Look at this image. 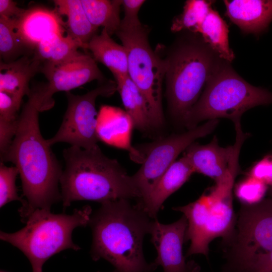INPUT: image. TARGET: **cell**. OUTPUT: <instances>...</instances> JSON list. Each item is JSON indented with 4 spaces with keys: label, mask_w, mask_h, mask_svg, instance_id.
<instances>
[{
    "label": "cell",
    "mask_w": 272,
    "mask_h": 272,
    "mask_svg": "<svg viewBox=\"0 0 272 272\" xmlns=\"http://www.w3.org/2000/svg\"><path fill=\"white\" fill-rule=\"evenodd\" d=\"M41 73L48 81L44 98L45 110L53 106L52 96L57 92H69L94 80L100 83L107 81L93 56L81 51L62 63L42 69Z\"/></svg>",
    "instance_id": "13"
},
{
    "label": "cell",
    "mask_w": 272,
    "mask_h": 272,
    "mask_svg": "<svg viewBox=\"0 0 272 272\" xmlns=\"http://www.w3.org/2000/svg\"><path fill=\"white\" fill-rule=\"evenodd\" d=\"M16 19L0 17L1 61L9 63L34 53L35 50L26 44L16 30Z\"/></svg>",
    "instance_id": "26"
},
{
    "label": "cell",
    "mask_w": 272,
    "mask_h": 272,
    "mask_svg": "<svg viewBox=\"0 0 272 272\" xmlns=\"http://www.w3.org/2000/svg\"><path fill=\"white\" fill-rule=\"evenodd\" d=\"M194 171L184 155L175 161L164 173L148 197L137 202L153 219L157 215L166 199L179 189L190 178Z\"/></svg>",
    "instance_id": "17"
},
{
    "label": "cell",
    "mask_w": 272,
    "mask_h": 272,
    "mask_svg": "<svg viewBox=\"0 0 272 272\" xmlns=\"http://www.w3.org/2000/svg\"><path fill=\"white\" fill-rule=\"evenodd\" d=\"M164 55L166 93L172 116L183 123L224 60L197 33L182 31Z\"/></svg>",
    "instance_id": "4"
},
{
    "label": "cell",
    "mask_w": 272,
    "mask_h": 272,
    "mask_svg": "<svg viewBox=\"0 0 272 272\" xmlns=\"http://www.w3.org/2000/svg\"><path fill=\"white\" fill-rule=\"evenodd\" d=\"M144 0H123L121 6L124 12V16L121 20L119 28H129L138 27L141 25L138 14Z\"/></svg>",
    "instance_id": "31"
},
{
    "label": "cell",
    "mask_w": 272,
    "mask_h": 272,
    "mask_svg": "<svg viewBox=\"0 0 272 272\" xmlns=\"http://www.w3.org/2000/svg\"><path fill=\"white\" fill-rule=\"evenodd\" d=\"M125 111L133 127L145 132L152 129L147 105L139 89L128 76H113Z\"/></svg>",
    "instance_id": "21"
},
{
    "label": "cell",
    "mask_w": 272,
    "mask_h": 272,
    "mask_svg": "<svg viewBox=\"0 0 272 272\" xmlns=\"http://www.w3.org/2000/svg\"><path fill=\"white\" fill-rule=\"evenodd\" d=\"M62 154L65 167L60 184L64 209L75 201L102 203L141 198L132 176L116 159L105 156L98 146L88 150L71 146Z\"/></svg>",
    "instance_id": "3"
},
{
    "label": "cell",
    "mask_w": 272,
    "mask_h": 272,
    "mask_svg": "<svg viewBox=\"0 0 272 272\" xmlns=\"http://www.w3.org/2000/svg\"><path fill=\"white\" fill-rule=\"evenodd\" d=\"M236 142L233 146L222 147L215 137L206 145L193 143L185 150L186 157L194 172L207 176L221 183L234 179L238 173V157L246 135L241 125L235 127Z\"/></svg>",
    "instance_id": "12"
},
{
    "label": "cell",
    "mask_w": 272,
    "mask_h": 272,
    "mask_svg": "<svg viewBox=\"0 0 272 272\" xmlns=\"http://www.w3.org/2000/svg\"><path fill=\"white\" fill-rule=\"evenodd\" d=\"M86 16L96 28L102 27L111 36L119 28L120 0H81Z\"/></svg>",
    "instance_id": "25"
},
{
    "label": "cell",
    "mask_w": 272,
    "mask_h": 272,
    "mask_svg": "<svg viewBox=\"0 0 272 272\" xmlns=\"http://www.w3.org/2000/svg\"><path fill=\"white\" fill-rule=\"evenodd\" d=\"M1 272H6V271H4L1 270Z\"/></svg>",
    "instance_id": "37"
},
{
    "label": "cell",
    "mask_w": 272,
    "mask_h": 272,
    "mask_svg": "<svg viewBox=\"0 0 272 272\" xmlns=\"http://www.w3.org/2000/svg\"><path fill=\"white\" fill-rule=\"evenodd\" d=\"M271 103V92L248 83L224 59L183 123L188 129L205 120L226 118L235 125L240 124L241 116L248 109Z\"/></svg>",
    "instance_id": "6"
},
{
    "label": "cell",
    "mask_w": 272,
    "mask_h": 272,
    "mask_svg": "<svg viewBox=\"0 0 272 272\" xmlns=\"http://www.w3.org/2000/svg\"><path fill=\"white\" fill-rule=\"evenodd\" d=\"M87 49L92 56L108 67L113 76H128V55L126 48L115 42L105 29L95 34L88 44Z\"/></svg>",
    "instance_id": "20"
},
{
    "label": "cell",
    "mask_w": 272,
    "mask_h": 272,
    "mask_svg": "<svg viewBox=\"0 0 272 272\" xmlns=\"http://www.w3.org/2000/svg\"><path fill=\"white\" fill-rule=\"evenodd\" d=\"M196 33L221 58L230 62L234 59L229 44L228 26L217 11L210 10Z\"/></svg>",
    "instance_id": "23"
},
{
    "label": "cell",
    "mask_w": 272,
    "mask_h": 272,
    "mask_svg": "<svg viewBox=\"0 0 272 272\" xmlns=\"http://www.w3.org/2000/svg\"><path fill=\"white\" fill-rule=\"evenodd\" d=\"M226 15L245 34L259 35L272 21V0L224 1Z\"/></svg>",
    "instance_id": "16"
},
{
    "label": "cell",
    "mask_w": 272,
    "mask_h": 272,
    "mask_svg": "<svg viewBox=\"0 0 272 272\" xmlns=\"http://www.w3.org/2000/svg\"><path fill=\"white\" fill-rule=\"evenodd\" d=\"M239 272H272V251L255 256Z\"/></svg>",
    "instance_id": "33"
},
{
    "label": "cell",
    "mask_w": 272,
    "mask_h": 272,
    "mask_svg": "<svg viewBox=\"0 0 272 272\" xmlns=\"http://www.w3.org/2000/svg\"><path fill=\"white\" fill-rule=\"evenodd\" d=\"M22 101L20 97L0 91V140L3 142L12 141L15 135Z\"/></svg>",
    "instance_id": "28"
},
{
    "label": "cell",
    "mask_w": 272,
    "mask_h": 272,
    "mask_svg": "<svg viewBox=\"0 0 272 272\" xmlns=\"http://www.w3.org/2000/svg\"><path fill=\"white\" fill-rule=\"evenodd\" d=\"M187 221L185 240L190 241L186 256L203 254L208 257L209 244L215 238L228 239L234 230V214L232 193L212 189L196 200L173 208Z\"/></svg>",
    "instance_id": "8"
},
{
    "label": "cell",
    "mask_w": 272,
    "mask_h": 272,
    "mask_svg": "<svg viewBox=\"0 0 272 272\" xmlns=\"http://www.w3.org/2000/svg\"><path fill=\"white\" fill-rule=\"evenodd\" d=\"M227 255V272H239L255 256L272 251V198L243 204Z\"/></svg>",
    "instance_id": "9"
},
{
    "label": "cell",
    "mask_w": 272,
    "mask_h": 272,
    "mask_svg": "<svg viewBox=\"0 0 272 272\" xmlns=\"http://www.w3.org/2000/svg\"><path fill=\"white\" fill-rule=\"evenodd\" d=\"M26 9L17 6L12 0H0V17L9 19L20 18L25 13Z\"/></svg>",
    "instance_id": "34"
},
{
    "label": "cell",
    "mask_w": 272,
    "mask_h": 272,
    "mask_svg": "<svg viewBox=\"0 0 272 272\" xmlns=\"http://www.w3.org/2000/svg\"><path fill=\"white\" fill-rule=\"evenodd\" d=\"M98 121L105 123L104 126L98 125L99 140L129 150L132 155L137 158L140 157L142 161V155L130 146L131 128L133 125L125 110L116 107L103 106L98 114Z\"/></svg>",
    "instance_id": "18"
},
{
    "label": "cell",
    "mask_w": 272,
    "mask_h": 272,
    "mask_svg": "<svg viewBox=\"0 0 272 272\" xmlns=\"http://www.w3.org/2000/svg\"><path fill=\"white\" fill-rule=\"evenodd\" d=\"M81 44L68 34L59 35L39 43L35 56L41 63V70L62 63L78 53Z\"/></svg>",
    "instance_id": "24"
},
{
    "label": "cell",
    "mask_w": 272,
    "mask_h": 272,
    "mask_svg": "<svg viewBox=\"0 0 272 272\" xmlns=\"http://www.w3.org/2000/svg\"><path fill=\"white\" fill-rule=\"evenodd\" d=\"M41 63L34 52L9 62L0 63V91L23 98L30 93L29 82L38 72Z\"/></svg>",
    "instance_id": "19"
},
{
    "label": "cell",
    "mask_w": 272,
    "mask_h": 272,
    "mask_svg": "<svg viewBox=\"0 0 272 272\" xmlns=\"http://www.w3.org/2000/svg\"><path fill=\"white\" fill-rule=\"evenodd\" d=\"M91 215L90 206L76 209L71 215L36 210L23 228L11 233L1 231L0 238L23 253L33 272H43L44 264L53 255L67 249H80L72 240V232L77 227L89 225Z\"/></svg>",
    "instance_id": "5"
},
{
    "label": "cell",
    "mask_w": 272,
    "mask_h": 272,
    "mask_svg": "<svg viewBox=\"0 0 272 272\" xmlns=\"http://www.w3.org/2000/svg\"><path fill=\"white\" fill-rule=\"evenodd\" d=\"M270 194L271 196H272V185L271 186V188H270Z\"/></svg>",
    "instance_id": "35"
},
{
    "label": "cell",
    "mask_w": 272,
    "mask_h": 272,
    "mask_svg": "<svg viewBox=\"0 0 272 272\" xmlns=\"http://www.w3.org/2000/svg\"><path fill=\"white\" fill-rule=\"evenodd\" d=\"M53 3L57 13L66 17V34L79 41L83 48L87 49L88 43L97 34L98 28L89 21L81 0H55Z\"/></svg>",
    "instance_id": "22"
},
{
    "label": "cell",
    "mask_w": 272,
    "mask_h": 272,
    "mask_svg": "<svg viewBox=\"0 0 272 272\" xmlns=\"http://www.w3.org/2000/svg\"><path fill=\"white\" fill-rule=\"evenodd\" d=\"M45 91V83L31 88L15 135L1 158V162H11L18 170L26 198L19 210L24 221L35 210H50L52 205L61 199L58 184L63 170L39 127V113L44 111Z\"/></svg>",
    "instance_id": "1"
},
{
    "label": "cell",
    "mask_w": 272,
    "mask_h": 272,
    "mask_svg": "<svg viewBox=\"0 0 272 272\" xmlns=\"http://www.w3.org/2000/svg\"><path fill=\"white\" fill-rule=\"evenodd\" d=\"M218 122V119L209 120L186 131L160 139L150 145L142 156L141 166L132 175L141 195L137 202H141L148 197L159 180L182 152L196 140L211 133Z\"/></svg>",
    "instance_id": "11"
},
{
    "label": "cell",
    "mask_w": 272,
    "mask_h": 272,
    "mask_svg": "<svg viewBox=\"0 0 272 272\" xmlns=\"http://www.w3.org/2000/svg\"><path fill=\"white\" fill-rule=\"evenodd\" d=\"M249 176L272 185V154L264 156L251 168Z\"/></svg>",
    "instance_id": "32"
},
{
    "label": "cell",
    "mask_w": 272,
    "mask_h": 272,
    "mask_svg": "<svg viewBox=\"0 0 272 272\" xmlns=\"http://www.w3.org/2000/svg\"><path fill=\"white\" fill-rule=\"evenodd\" d=\"M16 30L22 39L35 50L41 42L64 34L65 22L56 10L42 6L26 9L16 20Z\"/></svg>",
    "instance_id": "15"
},
{
    "label": "cell",
    "mask_w": 272,
    "mask_h": 272,
    "mask_svg": "<svg viewBox=\"0 0 272 272\" xmlns=\"http://www.w3.org/2000/svg\"><path fill=\"white\" fill-rule=\"evenodd\" d=\"M115 34L127 51L128 76L146 100L152 128L159 129L165 121L162 106L165 73L163 59L151 47L148 30L142 24L133 28H119Z\"/></svg>",
    "instance_id": "7"
},
{
    "label": "cell",
    "mask_w": 272,
    "mask_h": 272,
    "mask_svg": "<svg viewBox=\"0 0 272 272\" xmlns=\"http://www.w3.org/2000/svg\"><path fill=\"white\" fill-rule=\"evenodd\" d=\"M97 272H100L99 271H97ZM113 272H118V271H117L116 270H115L114 271H113Z\"/></svg>",
    "instance_id": "36"
},
{
    "label": "cell",
    "mask_w": 272,
    "mask_h": 272,
    "mask_svg": "<svg viewBox=\"0 0 272 272\" xmlns=\"http://www.w3.org/2000/svg\"><path fill=\"white\" fill-rule=\"evenodd\" d=\"M91 215L92 259L110 262L118 272H153L143 252L145 235L150 233L153 219L137 203L120 199L101 203Z\"/></svg>",
    "instance_id": "2"
},
{
    "label": "cell",
    "mask_w": 272,
    "mask_h": 272,
    "mask_svg": "<svg viewBox=\"0 0 272 272\" xmlns=\"http://www.w3.org/2000/svg\"><path fill=\"white\" fill-rule=\"evenodd\" d=\"M19 171L16 166L8 167L0 164V207L12 201H19L23 205L25 200L18 194L16 179Z\"/></svg>",
    "instance_id": "29"
},
{
    "label": "cell",
    "mask_w": 272,
    "mask_h": 272,
    "mask_svg": "<svg viewBox=\"0 0 272 272\" xmlns=\"http://www.w3.org/2000/svg\"><path fill=\"white\" fill-rule=\"evenodd\" d=\"M213 1L188 0L185 2L181 14L173 21L171 29L178 32L188 31L196 33L210 10Z\"/></svg>",
    "instance_id": "27"
},
{
    "label": "cell",
    "mask_w": 272,
    "mask_h": 272,
    "mask_svg": "<svg viewBox=\"0 0 272 272\" xmlns=\"http://www.w3.org/2000/svg\"><path fill=\"white\" fill-rule=\"evenodd\" d=\"M116 91L115 82L106 81L83 95L65 92L66 110L57 132L47 140L48 144L51 146L63 142L87 150L97 147L99 139L96 100L99 96H110Z\"/></svg>",
    "instance_id": "10"
},
{
    "label": "cell",
    "mask_w": 272,
    "mask_h": 272,
    "mask_svg": "<svg viewBox=\"0 0 272 272\" xmlns=\"http://www.w3.org/2000/svg\"><path fill=\"white\" fill-rule=\"evenodd\" d=\"M266 190V184L248 176L237 184L235 193L243 204L252 205L262 200Z\"/></svg>",
    "instance_id": "30"
},
{
    "label": "cell",
    "mask_w": 272,
    "mask_h": 272,
    "mask_svg": "<svg viewBox=\"0 0 272 272\" xmlns=\"http://www.w3.org/2000/svg\"><path fill=\"white\" fill-rule=\"evenodd\" d=\"M187 221L183 215L169 224L153 220L150 234L157 252L154 262L162 267L164 272H199L200 267L193 261L186 262L182 247L185 240Z\"/></svg>",
    "instance_id": "14"
}]
</instances>
